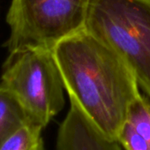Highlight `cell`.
Wrapping results in <instances>:
<instances>
[{
  "mask_svg": "<svg viewBox=\"0 0 150 150\" xmlns=\"http://www.w3.org/2000/svg\"><path fill=\"white\" fill-rule=\"evenodd\" d=\"M42 130V126L28 121L1 144L0 150H44Z\"/></svg>",
  "mask_w": 150,
  "mask_h": 150,
  "instance_id": "ba28073f",
  "label": "cell"
},
{
  "mask_svg": "<svg viewBox=\"0 0 150 150\" xmlns=\"http://www.w3.org/2000/svg\"><path fill=\"white\" fill-rule=\"evenodd\" d=\"M84 28L124 60L150 100V0H89Z\"/></svg>",
  "mask_w": 150,
  "mask_h": 150,
  "instance_id": "7a4b0ae2",
  "label": "cell"
},
{
  "mask_svg": "<svg viewBox=\"0 0 150 150\" xmlns=\"http://www.w3.org/2000/svg\"><path fill=\"white\" fill-rule=\"evenodd\" d=\"M89 0H12L6 21L8 52L52 47L84 28Z\"/></svg>",
  "mask_w": 150,
  "mask_h": 150,
  "instance_id": "277c9868",
  "label": "cell"
},
{
  "mask_svg": "<svg viewBox=\"0 0 150 150\" xmlns=\"http://www.w3.org/2000/svg\"><path fill=\"white\" fill-rule=\"evenodd\" d=\"M117 140L125 150H150V100L139 94L132 103Z\"/></svg>",
  "mask_w": 150,
  "mask_h": 150,
  "instance_id": "8992f818",
  "label": "cell"
},
{
  "mask_svg": "<svg viewBox=\"0 0 150 150\" xmlns=\"http://www.w3.org/2000/svg\"><path fill=\"white\" fill-rule=\"evenodd\" d=\"M0 84L15 96L28 119L43 128L64 106V87L52 49L9 52Z\"/></svg>",
  "mask_w": 150,
  "mask_h": 150,
  "instance_id": "3957f363",
  "label": "cell"
},
{
  "mask_svg": "<svg viewBox=\"0 0 150 150\" xmlns=\"http://www.w3.org/2000/svg\"><path fill=\"white\" fill-rule=\"evenodd\" d=\"M28 121L30 120L15 96L0 84V146Z\"/></svg>",
  "mask_w": 150,
  "mask_h": 150,
  "instance_id": "52a82bcc",
  "label": "cell"
},
{
  "mask_svg": "<svg viewBox=\"0 0 150 150\" xmlns=\"http://www.w3.org/2000/svg\"><path fill=\"white\" fill-rule=\"evenodd\" d=\"M52 53L70 101L117 140L130 105L140 94L132 71L110 47L85 28L57 42Z\"/></svg>",
  "mask_w": 150,
  "mask_h": 150,
  "instance_id": "6da1fadb",
  "label": "cell"
},
{
  "mask_svg": "<svg viewBox=\"0 0 150 150\" xmlns=\"http://www.w3.org/2000/svg\"><path fill=\"white\" fill-rule=\"evenodd\" d=\"M56 150H122L117 140L99 130L79 106L70 101V109L61 123Z\"/></svg>",
  "mask_w": 150,
  "mask_h": 150,
  "instance_id": "5b68a950",
  "label": "cell"
}]
</instances>
